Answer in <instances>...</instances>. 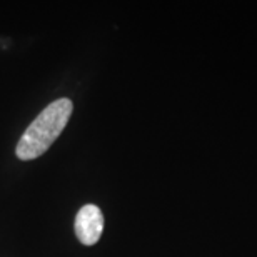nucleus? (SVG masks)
<instances>
[{
    "label": "nucleus",
    "instance_id": "nucleus-2",
    "mask_svg": "<svg viewBox=\"0 0 257 257\" xmlns=\"http://www.w3.org/2000/svg\"><path fill=\"white\" fill-rule=\"evenodd\" d=\"M75 235L84 245H94L99 242L104 232V214L94 204L84 205L75 217Z\"/></svg>",
    "mask_w": 257,
    "mask_h": 257
},
{
    "label": "nucleus",
    "instance_id": "nucleus-1",
    "mask_svg": "<svg viewBox=\"0 0 257 257\" xmlns=\"http://www.w3.org/2000/svg\"><path fill=\"white\" fill-rule=\"evenodd\" d=\"M72 110H74V104L67 97L45 107L20 137L17 149H15V154L20 161H34L44 156L64 132Z\"/></svg>",
    "mask_w": 257,
    "mask_h": 257
}]
</instances>
